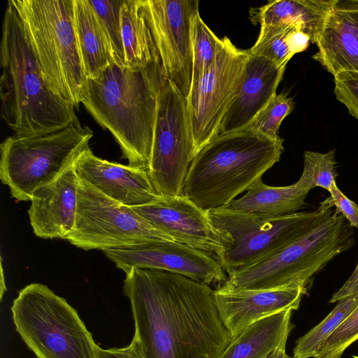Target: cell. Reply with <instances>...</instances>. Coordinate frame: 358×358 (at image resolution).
I'll return each mask as SVG.
<instances>
[{
  "instance_id": "6da1fadb",
  "label": "cell",
  "mask_w": 358,
  "mask_h": 358,
  "mask_svg": "<svg viewBox=\"0 0 358 358\" xmlns=\"http://www.w3.org/2000/svg\"><path fill=\"white\" fill-rule=\"evenodd\" d=\"M123 291L144 358H218L232 338L208 285L180 274L132 268Z\"/></svg>"
},
{
  "instance_id": "7a4b0ae2",
  "label": "cell",
  "mask_w": 358,
  "mask_h": 358,
  "mask_svg": "<svg viewBox=\"0 0 358 358\" xmlns=\"http://www.w3.org/2000/svg\"><path fill=\"white\" fill-rule=\"evenodd\" d=\"M165 79L158 59L137 67L112 64L99 77L87 80L82 103L114 136L131 167L148 170Z\"/></svg>"
},
{
  "instance_id": "3957f363",
  "label": "cell",
  "mask_w": 358,
  "mask_h": 358,
  "mask_svg": "<svg viewBox=\"0 0 358 358\" xmlns=\"http://www.w3.org/2000/svg\"><path fill=\"white\" fill-rule=\"evenodd\" d=\"M1 116L17 134H42L79 123L75 106L50 85L24 22L10 0L0 45Z\"/></svg>"
},
{
  "instance_id": "277c9868",
  "label": "cell",
  "mask_w": 358,
  "mask_h": 358,
  "mask_svg": "<svg viewBox=\"0 0 358 358\" xmlns=\"http://www.w3.org/2000/svg\"><path fill=\"white\" fill-rule=\"evenodd\" d=\"M283 141L249 129L215 136L194 155L182 196L206 211L227 207L280 160Z\"/></svg>"
},
{
  "instance_id": "5b68a950",
  "label": "cell",
  "mask_w": 358,
  "mask_h": 358,
  "mask_svg": "<svg viewBox=\"0 0 358 358\" xmlns=\"http://www.w3.org/2000/svg\"><path fill=\"white\" fill-rule=\"evenodd\" d=\"M329 196L317 208L284 215H270L229 208L207 210L222 244L215 257L228 275L245 269L276 253L334 212Z\"/></svg>"
},
{
  "instance_id": "8992f818",
  "label": "cell",
  "mask_w": 358,
  "mask_h": 358,
  "mask_svg": "<svg viewBox=\"0 0 358 358\" xmlns=\"http://www.w3.org/2000/svg\"><path fill=\"white\" fill-rule=\"evenodd\" d=\"M48 82L65 100L83 103L87 80L74 28L73 0H10Z\"/></svg>"
},
{
  "instance_id": "52a82bcc",
  "label": "cell",
  "mask_w": 358,
  "mask_h": 358,
  "mask_svg": "<svg viewBox=\"0 0 358 358\" xmlns=\"http://www.w3.org/2000/svg\"><path fill=\"white\" fill-rule=\"evenodd\" d=\"M355 244L353 227L336 209L271 257L228 275L222 285L232 289H266L294 281L309 283L334 257Z\"/></svg>"
},
{
  "instance_id": "ba28073f",
  "label": "cell",
  "mask_w": 358,
  "mask_h": 358,
  "mask_svg": "<svg viewBox=\"0 0 358 358\" xmlns=\"http://www.w3.org/2000/svg\"><path fill=\"white\" fill-rule=\"evenodd\" d=\"M16 331L37 358H96V345L77 310L45 285L31 283L10 308Z\"/></svg>"
},
{
  "instance_id": "9c48e42d",
  "label": "cell",
  "mask_w": 358,
  "mask_h": 358,
  "mask_svg": "<svg viewBox=\"0 0 358 358\" xmlns=\"http://www.w3.org/2000/svg\"><path fill=\"white\" fill-rule=\"evenodd\" d=\"M93 131L80 123L42 134H17L0 145V178L17 201H31L33 193L73 165L90 148Z\"/></svg>"
},
{
  "instance_id": "30bf717a",
  "label": "cell",
  "mask_w": 358,
  "mask_h": 358,
  "mask_svg": "<svg viewBox=\"0 0 358 358\" xmlns=\"http://www.w3.org/2000/svg\"><path fill=\"white\" fill-rule=\"evenodd\" d=\"M84 250L113 249L152 241L176 242L131 207L80 180L75 227L65 238Z\"/></svg>"
},
{
  "instance_id": "8fae6325",
  "label": "cell",
  "mask_w": 358,
  "mask_h": 358,
  "mask_svg": "<svg viewBox=\"0 0 358 358\" xmlns=\"http://www.w3.org/2000/svg\"><path fill=\"white\" fill-rule=\"evenodd\" d=\"M195 154L187 99L166 78L158 99L148 170L159 196H182L184 182Z\"/></svg>"
},
{
  "instance_id": "7c38bea8",
  "label": "cell",
  "mask_w": 358,
  "mask_h": 358,
  "mask_svg": "<svg viewBox=\"0 0 358 358\" xmlns=\"http://www.w3.org/2000/svg\"><path fill=\"white\" fill-rule=\"evenodd\" d=\"M248 55V50L238 49L228 37L220 38L212 66L192 85L187 102L196 153L217 136L239 88Z\"/></svg>"
},
{
  "instance_id": "4fadbf2b",
  "label": "cell",
  "mask_w": 358,
  "mask_h": 358,
  "mask_svg": "<svg viewBox=\"0 0 358 358\" xmlns=\"http://www.w3.org/2000/svg\"><path fill=\"white\" fill-rule=\"evenodd\" d=\"M164 76L187 99L192 81V24L196 0H141Z\"/></svg>"
},
{
  "instance_id": "5bb4252c",
  "label": "cell",
  "mask_w": 358,
  "mask_h": 358,
  "mask_svg": "<svg viewBox=\"0 0 358 358\" xmlns=\"http://www.w3.org/2000/svg\"><path fill=\"white\" fill-rule=\"evenodd\" d=\"M103 254L125 273L132 268H151L182 275L209 285L227 278L210 254L172 241H152L108 249Z\"/></svg>"
},
{
  "instance_id": "9a60e30c",
  "label": "cell",
  "mask_w": 358,
  "mask_h": 358,
  "mask_svg": "<svg viewBox=\"0 0 358 358\" xmlns=\"http://www.w3.org/2000/svg\"><path fill=\"white\" fill-rule=\"evenodd\" d=\"M308 285L296 280L266 289H232L220 285L214 290V298L220 319L234 339L263 318L297 310Z\"/></svg>"
},
{
  "instance_id": "2e32d148",
  "label": "cell",
  "mask_w": 358,
  "mask_h": 358,
  "mask_svg": "<svg viewBox=\"0 0 358 358\" xmlns=\"http://www.w3.org/2000/svg\"><path fill=\"white\" fill-rule=\"evenodd\" d=\"M131 208L178 243L215 257L222 250L206 211L184 196H160L150 203Z\"/></svg>"
},
{
  "instance_id": "e0dca14e",
  "label": "cell",
  "mask_w": 358,
  "mask_h": 358,
  "mask_svg": "<svg viewBox=\"0 0 358 358\" xmlns=\"http://www.w3.org/2000/svg\"><path fill=\"white\" fill-rule=\"evenodd\" d=\"M74 167L80 180L125 206H142L160 196L147 170L101 159L90 148L78 157Z\"/></svg>"
},
{
  "instance_id": "ac0fdd59",
  "label": "cell",
  "mask_w": 358,
  "mask_h": 358,
  "mask_svg": "<svg viewBox=\"0 0 358 358\" xmlns=\"http://www.w3.org/2000/svg\"><path fill=\"white\" fill-rule=\"evenodd\" d=\"M79 182L73 164L53 181L34 191L28 213L36 236L65 239L72 231Z\"/></svg>"
},
{
  "instance_id": "d6986e66",
  "label": "cell",
  "mask_w": 358,
  "mask_h": 358,
  "mask_svg": "<svg viewBox=\"0 0 358 358\" xmlns=\"http://www.w3.org/2000/svg\"><path fill=\"white\" fill-rule=\"evenodd\" d=\"M285 69L249 52L239 88L222 119L217 136L247 128L276 94Z\"/></svg>"
},
{
  "instance_id": "ffe728a7",
  "label": "cell",
  "mask_w": 358,
  "mask_h": 358,
  "mask_svg": "<svg viewBox=\"0 0 358 358\" xmlns=\"http://www.w3.org/2000/svg\"><path fill=\"white\" fill-rule=\"evenodd\" d=\"M315 43L313 58L334 76L358 72V0H334Z\"/></svg>"
},
{
  "instance_id": "44dd1931",
  "label": "cell",
  "mask_w": 358,
  "mask_h": 358,
  "mask_svg": "<svg viewBox=\"0 0 358 358\" xmlns=\"http://www.w3.org/2000/svg\"><path fill=\"white\" fill-rule=\"evenodd\" d=\"M292 310L263 318L231 340L218 358H276L285 351Z\"/></svg>"
},
{
  "instance_id": "7402d4cb",
  "label": "cell",
  "mask_w": 358,
  "mask_h": 358,
  "mask_svg": "<svg viewBox=\"0 0 358 358\" xmlns=\"http://www.w3.org/2000/svg\"><path fill=\"white\" fill-rule=\"evenodd\" d=\"M74 28L85 76L95 79L114 60L101 22L89 0H73Z\"/></svg>"
},
{
  "instance_id": "603a6c76",
  "label": "cell",
  "mask_w": 358,
  "mask_h": 358,
  "mask_svg": "<svg viewBox=\"0 0 358 358\" xmlns=\"http://www.w3.org/2000/svg\"><path fill=\"white\" fill-rule=\"evenodd\" d=\"M334 0H275L250 11L254 24L281 25L297 24L315 43Z\"/></svg>"
},
{
  "instance_id": "cb8c5ba5",
  "label": "cell",
  "mask_w": 358,
  "mask_h": 358,
  "mask_svg": "<svg viewBox=\"0 0 358 358\" xmlns=\"http://www.w3.org/2000/svg\"><path fill=\"white\" fill-rule=\"evenodd\" d=\"M308 193L297 181L288 186L273 187L261 178L225 208L270 215H288L304 208Z\"/></svg>"
},
{
  "instance_id": "d4e9b609",
  "label": "cell",
  "mask_w": 358,
  "mask_h": 358,
  "mask_svg": "<svg viewBox=\"0 0 358 358\" xmlns=\"http://www.w3.org/2000/svg\"><path fill=\"white\" fill-rule=\"evenodd\" d=\"M120 20L126 66H144L159 59L141 0H124Z\"/></svg>"
},
{
  "instance_id": "484cf974",
  "label": "cell",
  "mask_w": 358,
  "mask_h": 358,
  "mask_svg": "<svg viewBox=\"0 0 358 358\" xmlns=\"http://www.w3.org/2000/svg\"><path fill=\"white\" fill-rule=\"evenodd\" d=\"M357 304L358 292L337 301L334 308L322 321L296 341L293 357H313L321 345L339 327Z\"/></svg>"
},
{
  "instance_id": "4316f807",
  "label": "cell",
  "mask_w": 358,
  "mask_h": 358,
  "mask_svg": "<svg viewBox=\"0 0 358 358\" xmlns=\"http://www.w3.org/2000/svg\"><path fill=\"white\" fill-rule=\"evenodd\" d=\"M297 26L301 27L297 24L261 26L257 40L248 50L249 52L265 57L278 66L286 67L294 55L291 38L294 29Z\"/></svg>"
},
{
  "instance_id": "83f0119b",
  "label": "cell",
  "mask_w": 358,
  "mask_h": 358,
  "mask_svg": "<svg viewBox=\"0 0 358 358\" xmlns=\"http://www.w3.org/2000/svg\"><path fill=\"white\" fill-rule=\"evenodd\" d=\"M336 163L334 149L325 153L306 150L303 172L297 182L308 192L317 187L329 191L338 176Z\"/></svg>"
},
{
  "instance_id": "f1b7e54d",
  "label": "cell",
  "mask_w": 358,
  "mask_h": 358,
  "mask_svg": "<svg viewBox=\"0 0 358 358\" xmlns=\"http://www.w3.org/2000/svg\"><path fill=\"white\" fill-rule=\"evenodd\" d=\"M192 36L193 52L192 85H193L214 63L220 38L206 24L199 12L193 21Z\"/></svg>"
},
{
  "instance_id": "f546056e",
  "label": "cell",
  "mask_w": 358,
  "mask_h": 358,
  "mask_svg": "<svg viewBox=\"0 0 358 358\" xmlns=\"http://www.w3.org/2000/svg\"><path fill=\"white\" fill-rule=\"evenodd\" d=\"M101 22L110 45L114 64L126 66L122 38L121 7L124 0H89Z\"/></svg>"
},
{
  "instance_id": "4dcf8cb0",
  "label": "cell",
  "mask_w": 358,
  "mask_h": 358,
  "mask_svg": "<svg viewBox=\"0 0 358 358\" xmlns=\"http://www.w3.org/2000/svg\"><path fill=\"white\" fill-rule=\"evenodd\" d=\"M294 108V103L287 94H276L245 129L269 138H278L282 120Z\"/></svg>"
},
{
  "instance_id": "1f68e13d",
  "label": "cell",
  "mask_w": 358,
  "mask_h": 358,
  "mask_svg": "<svg viewBox=\"0 0 358 358\" xmlns=\"http://www.w3.org/2000/svg\"><path fill=\"white\" fill-rule=\"evenodd\" d=\"M358 340V304L339 327L321 345L313 358H341Z\"/></svg>"
},
{
  "instance_id": "d6a6232c",
  "label": "cell",
  "mask_w": 358,
  "mask_h": 358,
  "mask_svg": "<svg viewBox=\"0 0 358 358\" xmlns=\"http://www.w3.org/2000/svg\"><path fill=\"white\" fill-rule=\"evenodd\" d=\"M334 94L338 101L358 120V72L341 71L335 75Z\"/></svg>"
},
{
  "instance_id": "836d02e7",
  "label": "cell",
  "mask_w": 358,
  "mask_h": 358,
  "mask_svg": "<svg viewBox=\"0 0 358 358\" xmlns=\"http://www.w3.org/2000/svg\"><path fill=\"white\" fill-rule=\"evenodd\" d=\"M334 207L352 227L358 228V205L348 199L334 182L329 189Z\"/></svg>"
},
{
  "instance_id": "e575fe53",
  "label": "cell",
  "mask_w": 358,
  "mask_h": 358,
  "mask_svg": "<svg viewBox=\"0 0 358 358\" xmlns=\"http://www.w3.org/2000/svg\"><path fill=\"white\" fill-rule=\"evenodd\" d=\"M95 350L96 358H144L133 338L131 343L124 348L103 349L96 344Z\"/></svg>"
},
{
  "instance_id": "d590c367",
  "label": "cell",
  "mask_w": 358,
  "mask_h": 358,
  "mask_svg": "<svg viewBox=\"0 0 358 358\" xmlns=\"http://www.w3.org/2000/svg\"><path fill=\"white\" fill-rule=\"evenodd\" d=\"M358 292V263L349 278L343 286L336 291L329 300V303H336Z\"/></svg>"
},
{
  "instance_id": "8d00e7d4",
  "label": "cell",
  "mask_w": 358,
  "mask_h": 358,
  "mask_svg": "<svg viewBox=\"0 0 358 358\" xmlns=\"http://www.w3.org/2000/svg\"><path fill=\"white\" fill-rule=\"evenodd\" d=\"M276 358H294L286 355L285 351L280 352Z\"/></svg>"
},
{
  "instance_id": "74e56055",
  "label": "cell",
  "mask_w": 358,
  "mask_h": 358,
  "mask_svg": "<svg viewBox=\"0 0 358 358\" xmlns=\"http://www.w3.org/2000/svg\"><path fill=\"white\" fill-rule=\"evenodd\" d=\"M352 357L353 358H358V356L353 355Z\"/></svg>"
}]
</instances>
